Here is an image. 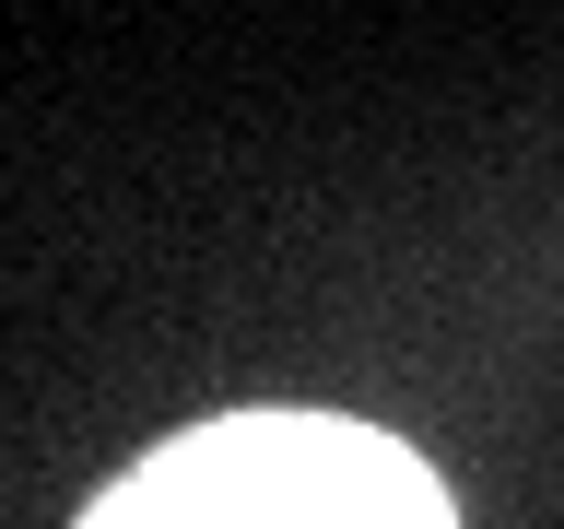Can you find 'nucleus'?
Instances as JSON below:
<instances>
[{
    "label": "nucleus",
    "instance_id": "nucleus-1",
    "mask_svg": "<svg viewBox=\"0 0 564 529\" xmlns=\"http://www.w3.org/2000/svg\"><path fill=\"white\" fill-rule=\"evenodd\" d=\"M83 529H447V494L400 435L329 412H236L165 435Z\"/></svg>",
    "mask_w": 564,
    "mask_h": 529
}]
</instances>
